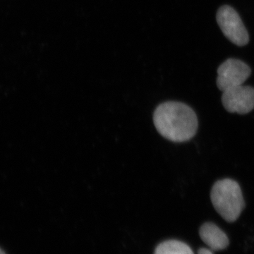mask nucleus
<instances>
[{"instance_id": "nucleus-4", "label": "nucleus", "mask_w": 254, "mask_h": 254, "mask_svg": "<svg viewBox=\"0 0 254 254\" xmlns=\"http://www.w3.org/2000/svg\"><path fill=\"white\" fill-rule=\"evenodd\" d=\"M252 70L247 64L242 60H227L218 68L217 86L223 92L230 88L243 85L250 77Z\"/></svg>"}, {"instance_id": "nucleus-6", "label": "nucleus", "mask_w": 254, "mask_h": 254, "mask_svg": "<svg viewBox=\"0 0 254 254\" xmlns=\"http://www.w3.org/2000/svg\"><path fill=\"white\" fill-rule=\"evenodd\" d=\"M199 235L202 241L213 251L225 250L230 243L226 234L212 222H205L200 227Z\"/></svg>"}, {"instance_id": "nucleus-3", "label": "nucleus", "mask_w": 254, "mask_h": 254, "mask_svg": "<svg viewBox=\"0 0 254 254\" xmlns=\"http://www.w3.org/2000/svg\"><path fill=\"white\" fill-rule=\"evenodd\" d=\"M217 22L227 39L238 46H245L250 42V36L236 10L224 5L218 10Z\"/></svg>"}, {"instance_id": "nucleus-9", "label": "nucleus", "mask_w": 254, "mask_h": 254, "mask_svg": "<svg viewBox=\"0 0 254 254\" xmlns=\"http://www.w3.org/2000/svg\"><path fill=\"white\" fill-rule=\"evenodd\" d=\"M0 254H6V253H5L4 251H3L2 250H1V248H0Z\"/></svg>"}, {"instance_id": "nucleus-7", "label": "nucleus", "mask_w": 254, "mask_h": 254, "mask_svg": "<svg viewBox=\"0 0 254 254\" xmlns=\"http://www.w3.org/2000/svg\"><path fill=\"white\" fill-rule=\"evenodd\" d=\"M155 254H193V251L186 244L177 240H168L160 244Z\"/></svg>"}, {"instance_id": "nucleus-5", "label": "nucleus", "mask_w": 254, "mask_h": 254, "mask_svg": "<svg viewBox=\"0 0 254 254\" xmlns=\"http://www.w3.org/2000/svg\"><path fill=\"white\" fill-rule=\"evenodd\" d=\"M222 103L224 108L230 113L246 115L254 109V88L241 86L223 91Z\"/></svg>"}, {"instance_id": "nucleus-8", "label": "nucleus", "mask_w": 254, "mask_h": 254, "mask_svg": "<svg viewBox=\"0 0 254 254\" xmlns=\"http://www.w3.org/2000/svg\"><path fill=\"white\" fill-rule=\"evenodd\" d=\"M198 254H213V251L210 248H200L198 251Z\"/></svg>"}, {"instance_id": "nucleus-1", "label": "nucleus", "mask_w": 254, "mask_h": 254, "mask_svg": "<svg viewBox=\"0 0 254 254\" xmlns=\"http://www.w3.org/2000/svg\"><path fill=\"white\" fill-rule=\"evenodd\" d=\"M157 131L164 138L177 143L190 141L198 127L196 114L189 105L180 102L162 103L153 115Z\"/></svg>"}, {"instance_id": "nucleus-2", "label": "nucleus", "mask_w": 254, "mask_h": 254, "mask_svg": "<svg viewBox=\"0 0 254 254\" xmlns=\"http://www.w3.org/2000/svg\"><path fill=\"white\" fill-rule=\"evenodd\" d=\"M210 199L215 210L227 222L236 221L245 207L240 185L231 179H223L214 184Z\"/></svg>"}]
</instances>
